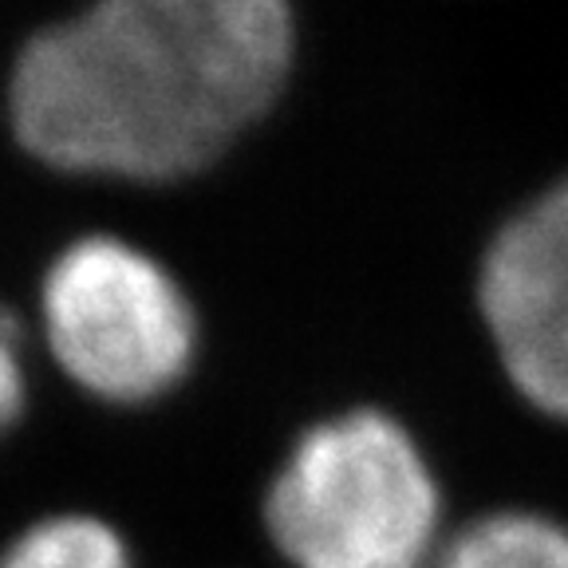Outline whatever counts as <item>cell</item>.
<instances>
[{
    "label": "cell",
    "mask_w": 568,
    "mask_h": 568,
    "mask_svg": "<svg viewBox=\"0 0 568 568\" xmlns=\"http://www.w3.org/2000/svg\"><path fill=\"white\" fill-rule=\"evenodd\" d=\"M296 60V0H88L28 36L4 103L55 174L182 186L281 111Z\"/></svg>",
    "instance_id": "6da1fadb"
},
{
    "label": "cell",
    "mask_w": 568,
    "mask_h": 568,
    "mask_svg": "<svg viewBox=\"0 0 568 568\" xmlns=\"http://www.w3.org/2000/svg\"><path fill=\"white\" fill-rule=\"evenodd\" d=\"M435 474L383 410L312 426L265 497L273 545L296 568H423L438 541Z\"/></svg>",
    "instance_id": "7a4b0ae2"
},
{
    "label": "cell",
    "mask_w": 568,
    "mask_h": 568,
    "mask_svg": "<svg viewBox=\"0 0 568 568\" xmlns=\"http://www.w3.org/2000/svg\"><path fill=\"white\" fill-rule=\"evenodd\" d=\"M36 324L63 379L111 407L162 399L190 375L202 344L186 284L119 233H83L48 261Z\"/></svg>",
    "instance_id": "3957f363"
},
{
    "label": "cell",
    "mask_w": 568,
    "mask_h": 568,
    "mask_svg": "<svg viewBox=\"0 0 568 568\" xmlns=\"http://www.w3.org/2000/svg\"><path fill=\"white\" fill-rule=\"evenodd\" d=\"M474 301L509 383L537 410L568 418V170L497 222Z\"/></svg>",
    "instance_id": "277c9868"
},
{
    "label": "cell",
    "mask_w": 568,
    "mask_h": 568,
    "mask_svg": "<svg viewBox=\"0 0 568 568\" xmlns=\"http://www.w3.org/2000/svg\"><path fill=\"white\" fill-rule=\"evenodd\" d=\"M0 568H134L131 545L95 514H44L0 545Z\"/></svg>",
    "instance_id": "5b68a950"
},
{
    "label": "cell",
    "mask_w": 568,
    "mask_h": 568,
    "mask_svg": "<svg viewBox=\"0 0 568 568\" xmlns=\"http://www.w3.org/2000/svg\"><path fill=\"white\" fill-rule=\"evenodd\" d=\"M438 568H568V529L525 509L489 514L446 545Z\"/></svg>",
    "instance_id": "8992f818"
},
{
    "label": "cell",
    "mask_w": 568,
    "mask_h": 568,
    "mask_svg": "<svg viewBox=\"0 0 568 568\" xmlns=\"http://www.w3.org/2000/svg\"><path fill=\"white\" fill-rule=\"evenodd\" d=\"M28 407V367L12 320L0 312V438L20 423Z\"/></svg>",
    "instance_id": "52a82bcc"
}]
</instances>
